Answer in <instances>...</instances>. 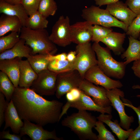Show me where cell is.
Instances as JSON below:
<instances>
[{"mask_svg": "<svg viewBox=\"0 0 140 140\" xmlns=\"http://www.w3.org/2000/svg\"><path fill=\"white\" fill-rule=\"evenodd\" d=\"M96 118L86 110H80L65 118L61 124L70 128L81 140H97V135L92 130L95 126Z\"/></svg>", "mask_w": 140, "mask_h": 140, "instance_id": "2", "label": "cell"}, {"mask_svg": "<svg viewBox=\"0 0 140 140\" xmlns=\"http://www.w3.org/2000/svg\"><path fill=\"white\" fill-rule=\"evenodd\" d=\"M106 9L111 15L124 23L128 27L137 16L122 1L108 4Z\"/></svg>", "mask_w": 140, "mask_h": 140, "instance_id": "16", "label": "cell"}, {"mask_svg": "<svg viewBox=\"0 0 140 140\" xmlns=\"http://www.w3.org/2000/svg\"><path fill=\"white\" fill-rule=\"evenodd\" d=\"M76 49V57L73 62L74 68L84 79L86 72L92 67L97 65L96 54L90 42L77 45Z\"/></svg>", "mask_w": 140, "mask_h": 140, "instance_id": "6", "label": "cell"}, {"mask_svg": "<svg viewBox=\"0 0 140 140\" xmlns=\"http://www.w3.org/2000/svg\"><path fill=\"white\" fill-rule=\"evenodd\" d=\"M140 33V14L133 20L128 27L126 34L131 36L135 39H138Z\"/></svg>", "mask_w": 140, "mask_h": 140, "instance_id": "34", "label": "cell"}, {"mask_svg": "<svg viewBox=\"0 0 140 140\" xmlns=\"http://www.w3.org/2000/svg\"><path fill=\"white\" fill-rule=\"evenodd\" d=\"M125 3L133 12L140 14V0H126Z\"/></svg>", "mask_w": 140, "mask_h": 140, "instance_id": "37", "label": "cell"}, {"mask_svg": "<svg viewBox=\"0 0 140 140\" xmlns=\"http://www.w3.org/2000/svg\"><path fill=\"white\" fill-rule=\"evenodd\" d=\"M126 33L113 31L100 41L107 47L117 55H121L125 51L123 45L126 37Z\"/></svg>", "mask_w": 140, "mask_h": 140, "instance_id": "19", "label": "cell"}, {"mask_svg": "<svg viewBox=\"0 0 140 140\" xmlns=\"http://www.w3.org/2000/svg\"><path fill=\"white\" fill-rule=\"evenodd\" d=\"M128 38V47L121 55L122 59H125L124 62L126 65L132 61L140 60V40L131 36H129Z\"/></svg>", "mask_w": 140, "mask_h": 140, "instance_id": "25", "label": "cell"}, {"mask_svg": "<svg viewBox=\"0 0 140 140\" xmlns=\"http://www.w3.org/2000/svg\"><path fill=\"white\" fill-rule=\"evenodd\" d=\"M138 39L139 40H140V33L139 36L138 38Z\"/></svg>", "mask_w": 140, "mask_h": 140, "instance_id": "47", "label": "cell"}, {"mask_svg": "<svg viewBox=\"0 0 140 140\" xmlns=\"http://www.w3.org/2000/svg\"><path fill=\"white\" fill-rule=\"evenodd\" d=\"M81 90L80 97L75 101L71 102H66L63 106L60 119L65 114L69 107L75 108L78 110H82L97 111L101 114L106 113L111 114L112 108L111 106L103 107L96 104L90 97Z\"/></svg>", "mask_w": 140, "mask_h": 140, "instance_id": "9", "label": "cell"}, {"mask_svg": "<svg viewBox=\"0 0 140 140\" xmlns=\"http://www.w3.org/2000/svg\"><path fill=\"white\" fill-rule=\"evenodd\" d=\"M22 27L18 18L3 14L0 18V37L10 31L19 33Z\"/></svg>", "mask_w": 140, "mask_h": 140, "instance_id": "23", "label": "cell"}, {"mask_svg": "<svg viewBox=\"0 0 140 140\" xmlns=\"http://www.w3.org/2000/svg\"><path fill=\"white\" fill-rule=\"evenodd\" d=\"M131 69L135 75L140 79V60L134 61Z\"/></svg>", "mask_w": 140, "mask_h": 140, "instance_id": "40", "label": "cell"}, {"mask_svg": "<svg viewBox=\"0 0 140 140\" xmlns=\"http://www.w3.org/2000/svg\"><path fill=\"white\" fill-rule=\"evenodd\" d=\"M32 54V50L25 43V40L20 39L12 48L0 53V60L25 57Z\"/></svg>", "mask_w": 140, "mask_h": 140, "instance_id": "21", "label": "cell"}, {"mask_svg": "<svg viewBox=\"0 0 140 140\" xmlns=\"http://www.w3.org/2000/svg\"><path fill=\"white\" fill-rule=\"evenodd\" d=\"M19 33L12 32L9 34L0 38V53L12 48L20 39Z\"/></svg>", "mask_w": 140, "mask_h": 140, "instance_id": "30", "label": "cell"}, {"mask_svg": "<svg viewBox=\"0 0 140 140\" xmlns=\"http://www.w3.org/2000/svg\"><path fill=\"white\" fill-rule=\"evenodd\" d=\"M48 69L57 75L66 73L74 69L73 62L67 60H54L50 61Z\"/></svg>", "mask_w": 140, "mask_h": 140, "instance_id": "27", "label": "cell"}, {"mask_svg": "<svg viewBox=\"0 0 140 140\" xmlns=\"http://www.w3.org/2000/svg\"><path fill=\"white\" fill-rule=\"evenodd\" d=\"M40 0H22V5L27 15L29 16L38 11Z\"/></svg>", "mask_w": 140, "mask_h": 140, "instance_id": "35", "label": "cell"}, {"mask_svg": "<svg viewBox=\"0 0 140 140\" xmlns=\"http://www.w3.org/2000/svg\"><path fill=\"white\" fill-rule=\"evenodd\" d=\"M70 19L68 16H60L53 26L49 35L51 40L55 45L65 47L72 43L70 36Z\"/></svg>", "mask_w": 140, "mask_h": 140, "instance_id": "8", "label": "cell"}, {"mask_svg": "<svg viewBox=\"0 0 140 140\" xmlns=\"http://www.w3.org/2000/svg\"><path fill=\"white\" fill-rule=\"evenodd\" d=\"M57 75L48 69L38 74L30 88L41 96L54 95L56 89Z\"/></svg>", "mask_w": 140, "mask_h": 140, "instance_id": "7", "label": "cell"}, {"mask_svg": "<svg viewBox=\"0 0 140 140\" xmlns=\"http://www.w3.org/2000/svg\"><path fill=\"white\" fill-rule=\"evenodd\" d=\"M94 1L96 5L100 6L116 3L119 1V0H94Z\"/></svg>", "mask_w": 140, "mask_h": 140, "instance_id": "43", "label": "cell"}, {"mask_svg": "<svg viewBox=\"0 0 140 140\" xmlns=\"http://www.w3.org/2000/svg\"><path fill=\"white\" fill-rule=\"evenodd\" d=\"M0 13L17 17L21 21L23 27L26 26L29 16L21 3L12 5L0 0Z\"/></svg>", "mask_w": 140, "mask_h": 140, "instance_id": "22", "label": "cell"}, {"mask_svg": "<svg viewBox=\"0 0 140 140\" xmlns=\"http://www.w3.org/2000/svg\"><path fill=\"white\" fill-rule=\"evenodd\" d=\"M22 120L11 99L8 102L4 113L5 124L3 130L10 127L13 133L18 134L24 124Z\"/></svg>", "mask_w": 140, "mask_h": 140, "instance_id": "17", "label": "cell"}, {"mask_svg": "<svg viewBox=\"0 0 140 140\" xmlns=\"http://www.w3.org/2000/svg\"><path fill=\"white\" fill-rule=\"evenodd\" d=\"M79 88L92 97L94 101L99 106L103 107L111 106V102L107 96V89L103 87L96 86L84 79Z\"/></svg>", "mask_w": 140, "mask_h": 140, "instance_id": "15", "label": "cell"}, {"mask_svg": "<svg viewBox=\"0 0 140 140\" xmlns=\"http://www.w3.org/2000/svg\"><path fill=\"white\" fill-rule=\"evenodd\" d=\"M128 140H140V126L131 132Z\"/></svg>", "mask_w": 140, "mask_h": 140, "instance_id": "41", "label": "cell"}, {"mask_svg": "<svg viewBox=\"0 0 140 140\" xmlns=\"http://www.w3.org/2000/svg\"><path fill=\"white\" fill-rule=\"evenodd\" d=\"M92 47L97 57V65L109 77L121 79L125 75L126 65L124 62L118 61L112 57L110 50L94 42Z\"/></svg>", "mask_w": 140, "mask_h": 140, "instance_id": "4", "label": "cell"}, {"mask_svg": "<svg viewBox=\"0 0 140 140\" xmlns=\"http://www.w3.org/2000/svg\"><path fill=\"white\" fill-rule=\"evenodd\" d=\"M20 33V38L24 39L25 44L31 48L32 54L38 53L54 55L57 52L55 45L50 39L45 29L34 30L23 27Z\"/></svg>", "mask_w": 140, "mask_h": 140, "instance_id": "3", "label": "cell"}, {"mask_svg": "<svg viewBox=\"0 0 140 140\" xmlns=\"http://www.w3.org/2000/svg\"><path fill=\"white\" fill-rule=\"evenodd\" d=\"M24 121V125L19 133L22 137L27 135L32 140H64L62 137L57 136L55 129L49 131L44 129L41 125L26 120Z\"/></svg>", "mask_w": 140, "mask_h": 140, "instance_id": "13", "label": "cell"}, {"mask_svg": "<svg viewBox=\"0 0 140 140\" xmlns=\"http://www.w3.org/2000/svg\"><path fill=\"white\" fill-rule=\"evenodd\" d=\"M111 27H107L100 25L95 24L92 27V41L99 42L113 31Z\"/></svg>", "mask_w": 140, "mask_h": 140, "instance_id": "32", "label": "cell"}, {"mask_svg": "<svg viewBox=\"0 0 140 140\" xmlns=\"http://www.w3.org/2000/svg\"><path fill=\"white\" fill-rule=\"evenodd\" d=\"M98 133L97 140H116L115 137L105 127L103 122L97 121L94 128Z\"/></svg>", "mask_w": 140, "mask_h": 140, "instance_id": "33", "label": "cell"}, {"mask_svg": "<svg viewBox=\"0 0 140 140\" xmlns=\"http://www.w3.org/2000/svg\"><path fill=\"white\" fill-rule=\"evenodd\" d=\"M48 23L47 18L37 11L29 16L26 27L34 30L43 29L47 27Z\"/></svg>", "mask_w": 140, "mask_h": 140, "instance_id": "28", "label": "cell"}, {"mask_svg": "<svg viewBox=\"0 0 140 140\" xmlns=\"http://www.w3.org/2000/svg\"><path fill=\"white\" fill-rule=\"evenodd\" d=\"M16 88L7 75L4 73L0 72V92L5 97L9 102L11 99Z\"/></svg>", "mask_w": 140, "mask_h": 140, "instance_id": "29", "label": "cell"}, {"mask_svg": "<svg viewBox=\"0 0 140 140\" xmlns=\"http://www.w3.org/2000/svg\"><path fill=\"white\" fill-rule=\"evenodd\" d=\"M93 25L86 20L77 22L71 25L70 33L72 42L77 45L92 41Z\"/></svg>", "mask_w": 140, "mask_h": 140, "instance_id": "14", "label": "cell"}, {"mask_svg": "<svg viewBox=\"0 0 140 140\" xmlns=\"http://www.w3.org/2000/svg\"><path fill=\"white\" fill-rule=\"evenodd\" d=\"M106 94L111 102V106H112L118 113L120 119V125L123 129L128 130L134 121V118L133 116H128L125 113V105L120 98V96L124 97V92L119 88H116L107 89Z\"/></svg>", "mask_w": 140, "mask_h": 140, "instance_id": "11", "label": "cell"}, {"mask_svg": "<svg viewBox=\"0 0 140 140\" xmlns=\"http://www.w3.org/2000/svg\"><path fill=\"white\" fill-rule=\"evenodd\" d=\"M112 118L111 114L105 115L103 114H101L96 118L98 120L108 125L119 140H125L128 139L133 129H130L128 130H124L120 125L118 121L115 120L113 122L111 120Z\"/></svg>", "mask_w": 140, "mask_h": 140, "instance_id": "24", "label": "cell"}, {"mask_svg": "<svg viewBox=\"0 0 140 140\" xmlns=\"http://www.w3.org/2000/svg\"><path fill=\"white\" fill-rule=\"evenodd\" d=\"M20 78L19 86L30 88L34 81L36 79L38 74L32 68L26 60L21 59L19 61Z\"/></svg>", "mask_w": 140, "mask_h": 140, "instance_id": "20", "label": "cell"}, {"mask_svg": "<svg viewBox=\"0 0 140 140\" xmlns=\"http://www.w3.org/2000/svg\"><path fill=\"white\" fill-rule=\"evenodd\" d=\"M48 54H31L27 58V60L31 66L37 74L44 70L48 69L50 61L48 58Z\"/></svg>", "mask_w": 140, "mask_h": 140, "instance_id": "26", "label": "cell"}, {"mask_svg": "<svg viewBox=\"0 0 140 140\" xmlns=\"http://www.w3.org/2000/svg\"><path fill=\"white\" fill-rule=\"evenodd\" d=\"M4 95L0 92V127L4 121V113L8 102L5 99Z\"/></svg>", "mask_w": 140, "mask_h": 140, "instance_id": "36", "label": "cell"}, {"mask_svg": "<svg viewBox=\"0 0 140 140\" xmlns=\"http://www.w3.org/2000/svg\"><path fill=\"white\" fill-rule=\"evenodd\" d=\"M22 137L19 135L14 133L11 134L9 130H3L0 132V139H7L11 140H21Z\"/></svg>", "mask_w": 140, "mask_h": 140, "instance_id": "38", "label": "cell"}, {"mask_svg": "<svg viewBox=\"0 0 140 140\" xmlns=\"http://www.w3.org/2000/svg\"><path fill=\"white\" fill-rule=\"evenodd\" d=\"M57 10V5L54 0H40L38 11L47 18L54 16Z\"/></svg>", "mask_w": 140, "mask_h": 140, "instance_id": "31", "label": "cell"}, {"mask_svg": "<svg viewBox=\"0 0 140 140\" xmlns=\"http://www.w3.org/2000/svg\"><path fill=\"white\" fill-rule=\"evenodd\" d=\"M132 88H133L134 89H140V86L138 85H134L132 87ZM136 96L138 97H140V95H137Z\"/></svg>", "mask_w": 140, "mask_h": 140, "instance_id": "46", "label": "cell"}, {"mask_svg": "<svg viewBox=\"0 0 140 140\" xmlns=\"http://www.w3.org/2000/svg\"><path fill=\"white\" fill-rule=\"evenodd\" d=\"M76 52L75 51H71L67 54V60L71 62H73L76 57Z\"/></svg>", "mask_w": 140, "mask_h": 140, "instance_id": "44", "label": "cell"}, {"mask_svg": "<svg viewBox=\"0 0 140 140\" xmlns=\"http://www.w3.org/2000/svg\"><path fill=\"white\" fill-rule=\"evenodd\" d=\"M84 79L95 84L99 85L107 90L123 86L119 80H115L109 78L99 68L97 65L89 68L85 73Z\"/></svg>", "mask_w": 140, "mask_h": 140, "instance_id": "12", "label": "cell"}, {"mask_svg": "<svg viewBox=\"0 0 140 140\" xmlns=\"http://www.w3.org/2000/svg\"><path fill=\"white\" fill-rule=\"evenodd\" d=\"M81 16L85 20L92 25L96 24L107 27H115L122 29L125 32L128 27L123 22L111 15L106 9L92 5L86 7L82 11Z\"/></svg>", "mask_w": 140, "mask_h": 140, "instance_id": "5", "label": "cell"}, {"mask_svg": "<svg viewBox=\"0 0 140 140\" xmlns=\"http://www.w3.org/2000/svg\"><path fill=\"white\" fill-rule=\"evenodd\" d=\"M11 99L22 119L41 125L58 122L63 103L49 101L30 88H16Z\"/></svg>", "mask_w": 140, "mask_h": 140, "instance_id": "1", "label": "cell"}, {"mask_svg": "<svg viewBox=\"0 0 140 140\" xmlns=\"http://www.w3.org/2000/svg\"><path fill=\"white\" fill-rule=\"evenodd\" d=\"M67 54L64 52L55 55L48 54V58L50 61L54 60H67Z\"/></svg>", "mask_w": 140, "mask_h": 140, "instance_id": "42", "label": "cell"}, {"mask_svg": "<svg viewBox=\"0 0 140 140\" xmlns=\"http://www.w3.org/2000/svg\"><path fill=\"white\" fill-rule=\"evenodd\" d=\"M120 97L125 106L132 108L136 113L138 117L139 126H140V106L137 107H135L132 105L130 101L125 99L124 97L120 96Z\"/></svg>", "mask_w": 140, "mask_h": 140, "instance_id": "39", "label": "cell"}, {"mask_svg": "<svg viewBox=\"0 0 140 140\" xmlns=\"http://www.w3.org/2000/svg\"><path fill=\"white\" fill-rule=\"evenodd\" d=\"M84 79L76 69L58 75L56 81L55 95L58 99L75 88H79Z\"/></svg>", "mask_w": 140, "mask_h": 140, "instance_id": "10", "label": "cell"}, {"mask_svg": "<svg viewBox=\"0 0 140 140\" xmlns=\"http://www.w3.org/2000/svg\"><path fill=\"white\" fill-rule=\"evenodd\" d=\"M4 2L12 5L21 3L22 0H1Z\"/></svg>", "mask_w": 140, "mask_h": 140, "instance_id": "45", "label": "cell"}, {"mask_svg": "<svg viewBox=\"0 0 140 140\" xmlns=\"http://www.w3.org/2000/svg\"><path fill=\"white\" fill-rule=\"evenodd\" d=\"M22 59H13L0 60V70L5 74L11 81L15 88L19 86L20 78L19 61Z\"/></svg>", "mask_w": 140, "mask_h": 140, "instance_id": "18", "label": "cell"}]
</instances>
